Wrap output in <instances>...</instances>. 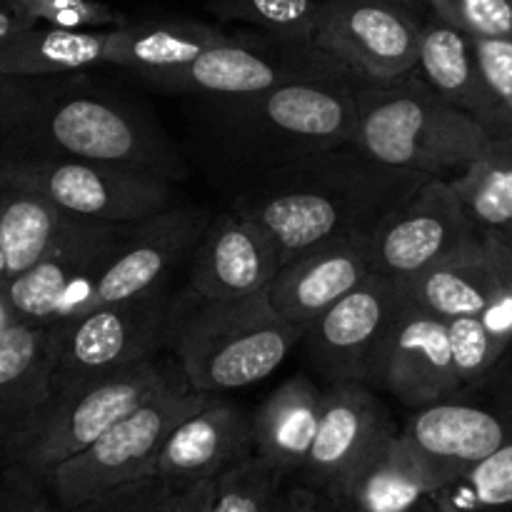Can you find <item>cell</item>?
Segmentation results:
<instances>
[{
    "instance_id": "33",
    "label": "cell",
    "mask_w": 512,
    "mask_h": 512,
    "mask_svg": "<svg viewBox=\"0 0 512 512\" xmlns=\"http://www.w3.org/2000/svg\"><path fill=\"white\" fill-rule=\"evenodd\" d=\"M218 18L288 40H315L323 0H213Z\"/></svg>"
},
{
    "instance_id": "32",
    "label": "cell",
    "mask_w": 512,
    "mask_h": 512,
    "mask_svg": "<svg viewBox=\"0 0 512 512\" xmlns=\"http://www.w3.org/2000/svg\"><path fill=\"white\" fill-rule=\"evenodd\" d=\"M440 512H512V443L435 493Z\"/></svg>"
},
{
    "instance_id": "1",
    "label": "cell",
    "mask_w": 512,
    "mask_h": 512,
    "mask_svg": "<svg viewBox=\"0 0 512 512\" xmlns=\"http://www.w3.org/2000/svg\"><path fill=\"white\" fill-rule=\"evenodd\" d=\"M425 180L348 143L270 165L235 210L258 223L288 263L325 240L375 233Z\"/></svg>"
},
{
    "instance_id": "25",
    "label": "cell",
    "mask_w": 512,
    "mask_h": 512,
    "mask_svg": "<svg viewBox=\"0 0 512 512\" xmlns=\"http://www.w3.org/2000/svg\"><path fill=\"white\" fill-rule=\"evenodd\" d=\"M335 512H440L435 488L400 430L328 495Z\"/></svg>"
},
{
    "instance_id": "2",
    "label": "cell",
    "mask_w": 512,
    "mask_h": 512,
    "mask_svg": "<svg viewBox=\"0 0 512 512\" xmlns=\"http://www.w3.org/2000/svg\"><path fill=\"white\" fill-rule=\"evenodd\" d=\"M0 143L90 163L185 178L163 130L133 105L78 75L0 73Z\"/></svg>"
},
{
    "instance_id": "12",
    "label": "cell",
    "mask_w": 512,
    "mask_h": 512,
    "mask_svg": "<svg viewBox=\"0 0 512 512\" xmlns=\"http://www.w3.org/2000/svg\"><path fill=\"white\" fill-rule=\"evenodd\" d=\"M125 228L78 220L48 255L3 285L15 320L50 325L78 315Z\"/></svg>"
},
{
    "instance_id": "40",
    "label": "cell",
    "mask_w": 512,
    "mask_h": 512,
    "mask_svg": "<svg viewBox=\"0 0 512 512\" xmlns=\"http://www.w3.org/2000/svg\"><path fill=\"white\" fill-rule=\"evenodd\" d=\"M273 512H335L330 500L308 485H285Z\"/></svg>"
},
{
    "instance_id": "31",
    "label": "cell",
    "mask_w": 512,
    "mask_h": 512,
    "mask_svg": "<svg viewBox=\"0 0 512 512\" xmlns=\"http://www.w3.org/2000/svg\"><path fill=\"white\" fill-rule=\"evenodd\" d=\"M448 333L460 383H475L512 348V303L498 305L488 313L448 320Z\"/></svg>"
},
{
    "instance_id": "27",
    "label": "cell",
    "mask_w": 512,
    "mask_h": 512,
    "mask_svg": "<svg viewBox=\"0 0 512 512\" xmlns=\"http://www.w3.org/2000/svg\"><path fill=\"white\" fill-rule=\"evenodd\" d=\"M228 38L215 25L188 18L125 23L108 33V63L148 80L183 70L208 48Z\"/></svg>"
},
{
    "instance_id": "42",
    "label": "cell",
    "mask_w": 512,
    "mask_h": 512,
    "mask_svg": "<svg viewBox=\"0 0 512 512\" xmlns=\"http://www.w3.org/2000/svg\"><path fill=\"white\" fill-rule=\"evenodd\" d=\"M483 238L495 265H498L500 275H503L505 285H508L512 293V235H483Z\"/></svg>"
},
{
    "instance_id": "20",
    "label": "cell",
    "mask_w": 512,
    "mask_h": 512,
    "mask_svg": "<svg viewBox=\"0 0 512 512\" xmlns=\"http://www.w3.org/2000/svg\"><path fill=\"white\" fill-rule=\"evenodd\" d=\"M253 453V415L210 393L170 433L155 475L180 493L198 483L218 480Z\"/></svg>"
},
{
    "instance_id": "35",
    "label": "cell",
    "mask_w": 512,
    "mask_h": 512,
    "mask_svg": "<svg viewBox=\"0 0 512 512\" xmlns=\"http://www.w3.org/2000/svg\"><path fill=\"white\" fill-rule=\"evenodd\" d=\"M30 28L53 25L75 30H113L125 25L123 13L100 0H3Z\"/></svg>"
},
{
    "instance_id": "22",
    "label": "cell",
    "mask_w": 512,
    "mask_h": 512,
    "mask_svg": "<svg viewBox=\"0 0 512 512\" xmlns=\"http://www.w3.org/2000/svg\"><path fill=\"white\" fill-rule=\"evenodd\" d=\"M53 395L48 325L13 323L0 330V455L18 453Z\"/></svg>"
},
{
    "instance_id": "30",
    "label": "cell",
    "mask_w": 512,
    "mask_h": 512,
    "mask_svg": "<svg viewBox=\"0 0 512 512\" xmlns=\"http://www.w3.org/2000/svg\"><path fill=\"white\" fill-rule=\"evenodd\" d=\"M450 185L480 235H512V138L495 140Z\"/></svg>"
},
{
    "instance_id": "9",
    "label": "cell",
    "mask_w": 512,
    "mask_h": 512,
    "mask_svg": "<svg viewBox=\"0 0 512 512\" xmlns=\"http://www.w3.org/2000/svg\"><path fill=\"white\" fill-rule=\"evenodd\" d=\"M400 433L435 493L512 443V348L488 375L415 410Z\"/></svg>"
},
{
    "instance_id": "41",
    "label": "cell",
    "mask_w": 512,
    "mask_h": 512,
    "mask_svg": "<svg viewBox=\"0 0 512 512\" xmlns=\"http://www.w3.org/2000/svg\"><path fill=\"white\" fill-rule=\"evenodd\" d=\"M215 493V480L208 483H198L193 488H185L175 495V503L170 512H210V503H213Z\"/></svg>"
},
{
    "instance_id": "16",
    "label": "cell",
    "mask_w": 512,
    "mask_h": 512,
    "mask_svg": "<svg viewBox=\"0 0 512 512\" xmlns=\"http://www.w3.org/2000/svg\"><path fill=\"white\" fill-rule=\"evenodd\" d=\"M403 300L398 280L373 273L353 293L330 305L303 335L313 368L330 383H370L375 355Z\"/></svg>"
},
{
    "instance_id": "29",
    "label": "cell",
    "mask_w": 512,
    "mask_h": 512,
    "mask_svg": "<svg viewBox=\"0 0 512 512\" xmlns=\"http://www.w3.org/2000/svg\"><path fill=\"white\" fill-rule=\"evenodd\" d=\"M78 220L28 190L0 188V233L8 260V280L33 268Z\"/></svg>"
},
{
    "instance_id": "4",
    "label": "cell",
    "mask_w": 512,
    "mask_h": 512,
    "mask_svg": "<svg viewBox=\"0 0 512 512\" xmlns=\"http://www.w3.org/2000/svg\"><path fill=\"white\" fill-rule=\"evenodd\" d=\"M303 335V328L275 308L268 290L220 300L185 290L170 353L190 388L218 395L273 375Z\"/></svg>"
},
{
    "instance_id": "11",
    "label": "cell",
    "mask_w": 512,
    "mask_h": 512,
    "mask_svg": "<svg viewBox=\"0 0 512 512\" xmlns=\"http://www.w3.org/2000/svg\"><path fill=\"white\" fill-rule=\"evenodd\" d=\"M358 75L315 40H288L268 33H235L205 50L183 70L153 80L173 93L243 98L303 80ZM363 78V75H360Z\"/></svg>"
},
{
    "instance_id": "26",
    "label": "cell",
    "mask_w": 512,
    "mask_h": 512,
    "mask_svg": "<svg viewBox=\"0 0 512 512\" xmlns=\"http://www.w3.org/2000/svg\"><path fill=\"white\" fill-rule=\"evenodd\" d=\"M323 413V390L308 375H293L253 413L255 455L285 478L298 480L308 463Z\"/></svg>"
},
{
    "instance_id": "43",
    "label": "cell",
    "mask_w": 512,
    "mask_h": 512,
    "mask_svg": "<svg viewBox=\"0 0 512 512\" xmlns=\"http://www.w3.org/2000/svg\"><path fill=\"white\" fill-rule=\"evenodd\" d=\"M30 25L25 23L20 15H15V10L10 5H5L0 0V45H5L8 40H13L15 35H20L23 30H28Z\"/></svg>"
},
{
    "instance_id": "13",
    "label": "cell",
    "mask_w": 512,
    "mask_h": 512,
    "mask_svg": "<svg viewBox=\"0 0 512 512\" xmlns=\"http://www.w3.org/2000/svg\"><path fill=\"white\" fill-rule=\"evenodd\" d=\"M420 33L408 0H323L315 43L370 83H390L415 70Z\"/></svg>"
},
{
    "instance_id": "5",
    "label": "cell",
    "mask_w": 512,
    "mask_h": 512,
    "mask_svg": "<svg viewBox=\"0 0 512 512\" xmlns=\"http://www.w3.org/2000/svg\"><path fill=\"white\" fill-rule=\"evenodd\" d=\"M180 380H185L183 368L175 355L165 353L75 380L50 395L35 428L8 463L45 478L60 463L83 453L118 420Z\"/></svg>"
},
{
    "instance_id": "38",
    "label": "cell",
    "mask_w": 512,
    "mask_h": 512,
    "mask_svg": "<svg viewBox=\"0 0 512 512\" xmlns=\"http://www.w3.org/2000/svg\"><path fill=\"white\" fill-rule=\"evenodd\" d=\"M53 498L43 478L8 463L0 475V512H53Z\"/></svg>"
},
{
    "instance_id": "10",
    "label": "cell",
    "mask_w": 512,
    "mask_h": 512,
    "mask_svg": "<svg viewBox=\"0 0 512 512\" xmlns=\"http://www.w3.org/2000/svg\"><path fill=\"white\" fill-rule=\"evenodd\" d=\"M180 295L163 285L140 298L98 305L50 323L53 393L88 375L125 368L170 350Z\"/></svg>"
},
{
    "instance_id": "36",
    "label": "cell",
    "mask_w": 512,
    "mask_h": 512,
    "mask_svg": "<svg viewBox=\"0 0 512 512\" xmlns=\"http://www.w3.org/2000/svg\"><path fill=\"white\" fill-rule=\"evenodd\" d=\"M433 15L470 38H512V0H428Z\"/></svg>"
},
{
    "instance_id": "39",
    "label": "cell",
    "mask_w": 512,
    "mask_h": 512,
    "mask_svg": "<svg viewBox=\"0 0 512 512\" xmlns=\"http://www.w3.org/2000/svg\"><path fill=\"white\" fill-rule=\"evenodd\" d=\"M485 80L512 115V38H473Z\"/></svg>"
},
{
    "instance_id": "14",
    "label": "cell",
    "mask_w": 512,
    "mask_h": 512,
    "mask_svg": "<svg viewBox=\"0 0 512 512\" xmlns=\"http://www.w3.org/2000/svg\"><path fill=\"white\" fill-rule=\"evenodd\" d=\"M473 235L478 230L450 180L430 178L375 230V273L405 283L448 258Z\"/></svg>"
},
{
    "instance_id": "18",
    "label": "cell",
    "mask_w": 512,
    "mask_h": 512,
    "mask_svg": "<svg viewBox=\"0 0 512 512\" xmlns=\"http://www.w3.org/2000/svg\"><path fill=\"white\" fill-rule=\"evenodd\" d=\"M388 410L363 380H335L323 390V413L308 463L295 483L328 498L395 433Z\"/></svg>"
},
{
    "instance_id": "24",
    "label": "cell",
    "mask_w": 512,
    "mask_h": 512,
    "mask_svg": "<svg viewBox=\"0 0 512 512\" xmlns=\"http://www.w3.org/2000/svg\"><path fill=\"white\" fill-rule=\"evenodd\" d=\"M398 285L410 303L443 320L480 315L512 303V293L480 233L433 268Z\"/></svg>"
},
{
    "instance_id": "23",
    "label": "cell",
    "mask_w": 512,
    "mask_h": 512,
    "mask_svg": "<svg viewBox=\"0 0 512 512\" xmlns=\"http://www.w3.org/2000/svg\"><path fill=\"white\" fill-rule=\"evenodd\" d=\"M415 73L440 98L478 120L495 138H512V115L485 80L473 38L438 15L423 23Z\"/></svg>"
},
{
    "instance_id": "8",
    "label": "cell",
    "mask_w": 512,
    "mask_h": 512,
    "mask_svg": "<svg viewBox=\"0 0 512 512\" xmlns=\"http://www.w3.org/2000/svg\"><path fill=\"white\" fill-rule=\"evenodd\" d=\"M188 380L170 385L105 430L83 453L60 463L43 478L55 505H78L120 485L153 478L170 433L208 400Z\"/></svg>"
},
{
    "instance_id": "28",
    "label": "cell",
    "mask_w": 512,
    "mask_h": 512,
    "mask_svg": "<svg viewBox=\"0 0 512 512\" xmlns=\"http://www.w3.org/2000/svg\"><path fill=\"white\" fill-rule=\"evenodd\" d=\"M110 30H75L35 25L0 45V73L78 75L108 63Z\"/></svg>"
},
{
    "instance_id": "34",
    "label": "cell",
    "mask_w": 512,
    "mask_h": 512,
    "mask_svg": "<svg viewBox=\"0 0 512 512\" xmlns=\"http://www.w3.org/2000/svg\"><path fill=\"white\" fill-rule=\"evenodd\" d=\"M285 485L288 478L253 453L215 480L210 512H273Z\"/></svg>"
},
{
    "instance_id": "6",
    "label": "cell",
    "mask_w": 512,
    "mask_h": 512,
    "mask_svg": "<svg viewBox=\"0 0 512 512\" xmlns=\"http://www.w3.org/2000/svg\"><path fill=\"white\" fill-rule=\"evenodd\" d=\"M0 188L40 195L63 213L130 225L173 208L170 180L118 165L90 163L0 143Z\"/></svg>"
},
{
    "instance_id": "37",
    "label": "cell",
    "mask_w": 512,
    "mask_h": 512,
    "mask_svg": "<svg viewBox=\"0 0 512 512\" xmlns=\"http://www.w3.org/2000/svg\"><path fill=\"white\" fill-rule=\"evenodd\" d=\"M175 495L178 490L153 475L138 483L120 485L78 505H53V512H170Z\"/></svg>"
},
{
    "instance_id": "19",
    "label": "cell",
    "mask_w": 512,
    "mask_h": 512,
    "mask_svg": "<svg viewBox=\"0 0 512 512\" xmlns=\"http://www.w3.org/2000/svg\"><path fill=\"white\" fill-rule=\"evenodd\" d=\"M373 235H340L283 263L268 288L275 308L290 323L308 330L330 305L375 273Z\"/></svg>"
},
{
    "instance_id": "7",
    "label": "cell",
    "mask_w": 512,
    "mask_h": 512,
    "mask_svg": "<svg viewBox=\"0 0 512 512\" xmlns=\"http://www.w3.org/2000/svg\"><path fill=\"white\" fill-rule=\"evenodd\" d=\"M368 83L360 75H340L215 100H220V113L235 138L280 155L278 163H283L348 145L358 120L360 93Z\"/></svg>"
},
{
    "instance_id": "44",
    "label": "cell",
    "mask_w": 512,
    "mask_h": 512,
    "mask_svg": "<svg viewBox=\"0 0 512 512\" xmlns=\"http://www.w3.org/2000/svg\"><path fill=\"white\" fill-rule=\"evenodd\" d=\"M8 283V260H5V245H3V233H0V288Z\"/></svg>"
},
{
    "instance_id": "45",
    "label": "cell",
    "mask_w": 512,
    "mask_h": 512,
    "mask_svg": "<svg viewBox=\"0 0 512 512\" xmlns=\"http://www.w3.org/2000/svg\"><path fill=\"white\" fill-rule=\"evenodd\" d=\"M408 3H413V0H408Z\"/></svg>"
},
{
    "instance_id": "17",
    "label": "cell",
    "mask_w": 512,
    "mask_h": 512,
    "mask_svg": "<svg viewBox=\"0 0 512 512\" xmlns=\"http://www.w3.org/2000/svg\"><path fill=\"white\" fill-rule=\"evenodd\" d=\"M370 383L415 410L458 393L463 383L455 373L448 320L405 298L375 355Z\"/></svg>"
},
{
    "instance_id": "21",
    "label": "cell",
    "mask_w": 512,
    "mask_h": 512,
    "mask_svg": "<svg viewBox=\"0 0 512 512\" xmlns=\"http://www.w3.org/2000/svg\"><path fill=\"white\" fill-rule=\"evenodd\" d=\"M283 258L270 235L238 210L213 220L193 253L188 290L198 298H245L268 290Z\"/></svg>"
},
{
    "instance_id": "3",
    "label": "cell",
    "mask_w": 512,
    "mask_h": 512,
    "mask_svg": "<svg viewBox=\"0 0 512 512\" xmlns=\"http://www.w3.org/2000/svg\"><path fill=\"white\" fill-rule=\"evenodd\" d=\"M495 140L413 70L390 83L365 85L350 145L390 168L450 180L483 158Z\"/></svg>"
},
{
    "instance_id": "15",
    "label": "cell",
    "mask_w": 512,
    "mask_h": 512,
    "mask_svg": "<svg viewBox=\"0 0 512 512\" xmlns=\"http://www.w3.org/2000/svg\"><path fill=\"white\" fill-rule=\"evenodd\" d=\"M208 225L205 210L175 205L140 223H130L100 270L98 283L80 313L163 288L170 273L185 258H193Z\"/></svg>"
}]
</instances>
